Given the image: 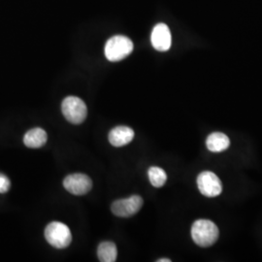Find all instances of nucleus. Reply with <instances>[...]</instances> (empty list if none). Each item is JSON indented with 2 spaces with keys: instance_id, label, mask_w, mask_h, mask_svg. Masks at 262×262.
I'll return each mask as SVG.
<instances>
[{
  "instance_id": "nucleus-7",
  "label": "nucleus",
  "mask_w": 262,
  "mask_h": 262,
  "mask_svg": "<svg viewBox=\"0 0 262 262\" xmlns=\"http://www.w3.org/2000/svg\"><path fill=\"white\" fill-rule=\"evenodd\" d=\"M63 187L66 190L74 195H84L93 187L91 178L83 173L68 175L63 181Z\"/></svg>"
},
{
  "instance_id": "nucleus-9",
  "label": "nucleus",
  "mask_w": 262,
  "mask_h": 262,
  "mask_svg": "<svg viewBox=\"0 0 262 262\" xmlns=\"http://www.w3.org/2000/svg\"><path fill=\"white\" fill-rule=\"evenodd\" d=\"M108 138L114 147H122L133 140L134 131L128 126H117L110 131Z\"/></svg>"
},
{
  "instance_id": "nucleus-15",
  "label": "nucleus",
  "mask_w": 262,
  "mask_h": 262,
  "mask_svg": "<svg viewBox=\"0 0 262 262\" xmlns=\"http://www.w3.org/2000/svg\"><path fill=\"white\" fill-rule=\"evenodd\" d=\"M171 260L169 259V258H161V259H159L158 262H170Z\"/></svg>"
},
{
  "instance_id": "nucleus-5",
  "label": "nucleus",
  "mask_w": 262,
  "mask_h": 262,
  "mask_svg": "<svg viewBox=\"0 0 262 262\" xmlns=\"http://www.w3.org/2000/svg\"><path fill=\"white\" fill-rule=\"evenodd\" d=\"M199 191L207 197H215L223 191V184L215 173L211 171L201 172L197 177Z\"/></svg>"
},
{
  "instance_id": "nucleus-12",
  "label": "nucleus",
  "mask_w": 262,
  "mask_h": 262,
  "mask_svg": "<svg viewBox=\"0 0 262 262\" xmlns=\"http://www.w3.org/2000/svg\"><path fill=\"white\" fill-rule=\"evenodd\" d=\"M97 255L101 262H115L118 255V250L113 242H102L97 249Z\"/></svg>"
},
{
  "instance_id": "nucleus-10",
  "label": "nucleus",
  "mask_w": 262,
  "mask_h": 262,
  "mask_svg": "<svg viewBox=\"0 0 262 262\" xmlns=\"http://www.w3.org/2000/svg\"><path fill=\"white\" fill-rule=\"evenodd\" d=\"M47 139L46 131L42 128L35 127L26 133V135L24 137V143L28 148L39 149L46 144Z\"/></svg>"
},
{
  "instance_id": "nucleus-2",
  "label": "nucleus",
  "mask_w": 262,
  "mask_h": 262,
  "mask_svg": "<svg viewBox=\"0 0 262 262\" xmlns=\"http://www.w3.org/2000/svg\"><path fill=\"white\" fill-rule=\"evenodd\" d=\"M133 51V43L129 38L117 35L110 38L104 48V53L108 60L116 62L129 56Z\"/></svg>"
},
{
  "instance_id": "nucleus-6",
  "label": "nucleus",
  "mask_w": 262,
  "mask_h": 262,
  "mask_svg": "<svg viewBox=\"0 0 262 262\" xmlns=\"http://www.w3.org/2000/svg\"><path fill=\"white\" fill-rule=\"evenodd\" d=\"M143 199L139 195L120 199L115 201L111 206L113 214L120 217H129L137 214L143 206Z\"/></svg>"
},
{
  "instance_id": "nucleus-11",
  "label": "nucleus",
  "mask_w": 262,
  "mask_h": 262,
  "mask_svg": "<svg viewBox=\"0 0 262 262\" xmlns=\"http://www.w3.org/2000/svg\"><path fill=\"white\" fill-rule=\"evenodd\" d=\"M208 150L213 152H221L228 149L230 146V140L222 132H214L208 136L206 140Z\"/></svg>"
},
{
  "instance_id": "nucleus-3",
  "label": "nucleus",
  "mask_w": 262,
  "mask_h": 262,
  "mask_svg": "<svg viewBox=\"0 0 262 262\" xmlns=\"http://www.w3.org/2000/svg\"><path fill=\"white\" fill-rule=\"evenodd\" d=\"M45 238L51 246L62 250L71 243L72 234L67 225L59 222H53L45 229Z\"/></svg>"
},
{
  "instance_id": "nucleus-8",
  "label": "nucleus",
  "mask_w": 262,
  "mask_h": 262,
  "mask_svg": "<svg viewBox=\"0 0 262 262\" xmlns=\"http://www.w3.org/2000/svg\"><path fill=\"white\" fill-rule=\"evenodd\" d=\"M151 45L157 51L166 52L171 47L172 37L168 27L165 24H158L151 31Z\"/></svg>"
},
{
  "instance_id": "nucleus-13",
  "label": "nucleus",
  "mask_w": 262,
  "mask_h": 262,
  "mask_svg": "<svg viewBox=\"0 0 262 262\" xmlns=\"http://www.w3.org/2000/svg\"><path fill=\"white\" fill-rule=\"evenodd\" d=\"M148 175L150 179V184L155 187H161L167 181V175L165 171L160 167L152 166L149 169Z\"/></svg>"
},
{
  "instance_id": "nucleus-1",
  "label": "nucleus",
  "mask_w": 262,
  "mask_h": 262,
  "mask_svg": "<svg viewBox=\"0 0 262 262\" xmlns=\"http://www.w3.org/2000/svg\"><path fill=\"white\" fill-rule=\"evenodd\" d=\"M219 228L210 220H197L191 226V237L194 243L202 248H208L216 242Z\"/></svg>"
},
{
  "instance_id": "nucleus-14",
  "label": "nucleus",
  "mask_w": 262,
  "mask_h": 262,
  "mask_svg": "<svg viewBox=\"0 0 262 262\" xmlns=\"http://www.w3.org/2000/svg\"><path fill=\"white\" fill-rule=\"evenodd\" d=\"M11 187L9 179L0 173V193L7 192Z\"/></svg>"
},
{
  "instance_id": "nucleus-4",
  "label": "nucleus",
  "mask_w": 262,
  "mask_h": 262,
  "mask_svg": "<svg viewBox=\"0 0 262 262\" xmlns=\"http://www.w3.org/2000/svg\"><path fill=\"white\" fill-rule=\"evenodd\" d=\"M61 111L68 122L81 124L88 116V108L84 101L77 96H68L61 104Z\"/></svg>"
}]
</instances>
